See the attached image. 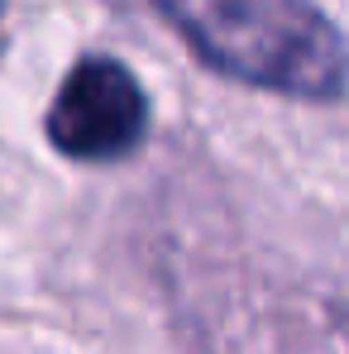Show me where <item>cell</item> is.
<instances>
[{
	"label": "cell",
	"instance_id": "cell-1",
	"mask_svg": "<svg viewBox=\"0 0 349 354\" xmlns=\"http://www.w3.org/2000/svg\"><path fill=\"white\" fill-rule=\"evenodd\" d=\"M187 48L220 77L283 91L296 101H335L349 86L340 29L311 0H153Z\"/></svg>",
	"mask_w": 349,
	"mask_h": 354
},
{
	"label": "cell",
	"instance_id": "cell-2",
	"mask_svg": "<svg viewBox=\"0 0 349 354\" xmlns=\"http://www.w3.org/2000/svg\"><path fill=\"white\" fill-rule=\"evenodd\" d=\"M149 134V96L124 62L91 53L67 77L48 111V144L77 163H115Z\"/></svg>",
	"mask_w": 349,
	"mask_h": 354
},
{
	"label": "cell",
	"instance_id": "cell-3",
	"mask_svg": "<svg viewBox=\"0 0 349 354\" xmlns=\"http://www.w3.org/2000/svg\"><path fill=\"white\" fill-rule=\"evenodd\" d=\"M0 5H5V0H0Z\"/></svg>",
	"mask_w": 349,
	"mask_h": 354
}]
</instances>
